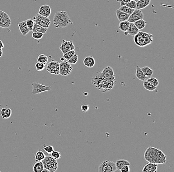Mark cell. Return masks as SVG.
<instances>
[{
    "instance_id": "1",
    "label": "cell",
    "mask_w": 174,
    "mask_h": 172,
    "mask_svg": "<svg viewBox=\"0 0 174 172\" xmlns=\"http://www.w3.org/2000/svg\"><path fill=\"white\" fill-rule=\"evenodd\" d=\"M92 84L102 92H106L113 88L116 81L106 80L102 76L101 71H97L92 76Z\"/></svg>"
},
{
    "instance_id": "14",
    "label": "cell",
    "mask_w": 174,
    "mask_h": 172,
    "mask_svg": "<svg viewBox=\"0 0 174 172\" xmlns=\"http://www.w3.org/2000/svg\"><path fill=\"white\" fill-rule=\"evenodd\" d=\"M38 13L43 17H49L51 13V8L49 5H43L40 7Z\"/></svg>"
},
{
    "instance_id": "31",
    "label": "cell",
    "mask_w": 174,
    "mask_h": 172,
    "mask_svg": "<svg viewBox=\"0 0 174 172\" xmlns=\"http://www.w3.org/2000/svg\"><path fill=\"white\" fill-rule=\"evenodd\" d=\"M143 87L145 89L150 91H153L154 90H155L156 88V87L153 86L146 81H143Z\"/></svg>"
},
{
    "instance_id": "9",
    "label": "cell",
    "mask_w": 174,
    "mask_h": 172,
    "mask_svg": "<svg viewBox=\"0 0 174 172\" xmlns=\"http://www.w3.org/2000/svg\"><path fill=\"white\" fill-rule=\"evenodd\" d=\"M33 86L32 94H40L45 91H49L52 89L50 86H45L38 82H33L32 84Z\"/></svg>"
},
{
    "instance_id": "15",
    "label": "cell",
    "mask_w": 174,
    "mask_h": 172,
    "mask_svg": "<svg viewBox=\"0 0 174 172\" xmlns=\"http://www.w3.org/2000/svg\"><path fill=\"white\" fill-rule=\"evenodd\" d=\"M11 24L10 17L7 13L5 12L4 16H2L1 20L0 21V27L5 28L10 27Z\"/></svg>"
},
{
    "instance_id": "23",
    "label": "cell",
    "mask_w": 174,
    "mask_h": 172,
    "mask_svg": "<svg viewBox=\"0 0 174 172\" xmlns=\"http://www.w3.org/2000/svg\"><path fill=\"white\" fill-rule=\"evenodd\" d=\"M116 167L117 170L120 171L121 169L126 165L130 166V163L127 160H117L115 163Z\"/></svg>"
},
{
    "instance_id": "22",
    "label": "cell",
    "mask_w": 174,
    "mask_h": 172,
    "mask_svg": "<svg viewBox=\"0 0 174 172\" xmlns=\"http://www.w3.org/2000/svg\"><path fill=\"white\" fill-rule=\"evenodd\" d=\"M151 0H139L136 2V9L141 10L148 7L150 4Z\"/></svg>"
},
{
    "instance_id": "39",
    "label": "cell",
    "mask_w": 174,
    "mask_h": 172,
    "mask_svg": "<svg viewBox=\"0 0 174 172\" xmlns=\"http://www.w3.org/2000/svg\"><path fill=\"white\" fill-rule=\"evenodd\" d=\"M35 67H36V70L37 71H40L44 70L45 68L46 67V66L44 64H42V63L37 62L35 65Z\"/></svg>"
},
{
    "instance_id": "19",
    "label": "cell",
    "mask_w": 174,
    "mask_h": 172,
    "mask_svg": "<svg viewBox=\"0 0 174 172\" xmlns=\"http://www.w3.org/2000/svg\"><path fill=\"white\" fill-rule=\"evenodd\" d=\"M17 24H18V27L19 28L20 32H21L23 36L26 35L30 32V30L27 26L26 23L25 21L20 22Z\"/></svg>"
},
{
    "instance_id": "4",
    "label": "cell",
    "mask_w": 174,
    "mask_h": 172,
    "mask_svg": "<svg viewBox=\"0 0 174 172\" xmlns=\"http://www.w3.org/2000/svg\"><path fill=\"white\" fill-rule=\"evenodd\" d=\"M134 37V43L139 47H143L151 44L153 40V36L149 33L139 32Z\"/></svg>"
},
{
    "instance_id": "6",
    "label": "cell",
    "mask_w": 174,
    "mask_h": 172,
    "mask_svg": "<svg viewBox=\"0 0 174 172\" xmlns=\"http://www.w3.org/2000/svg\"><path fill=\"white\" fill-rule=\"evenodd\" d=\"M116 171L115 163L109 160L102 162L99 167V172H114Z\"/></svg>"
},
{
    "instance_id": "46",
    "label": "cell",
    "mask_w": 174,
    "mask_h": 172,
    "mask_svg": "<svg viewBox=\"0 0 174 172\" xmlns=\"http://www.w3.org/2000/svg\"><path fill=\"white\" fill-rule=\"evenodd\" d=\"M4 47V43H2L1 40H0V49H2Z\"/></svg>"
},
{
    "instance_id": "28",
    "label": "cell",
    "mask_w": 174,
    "mask_h": 172,
    "mask_svg": "<svg viewBox=\"0 0 174 172\" xmlns=\"http://www.w3.org/2000/svg\"><path fill=\"white\" fill-rule=\"evenodd\" d=\"M46 156L45 154L41 150L37 151L34 156L35 161H42V160L44 159Z\"/></svg>"
},
{
    "instance_id": "40",
    "label": "cell",
    "mask_w": 174,
    "mask_h": 172,
    "mask_svg": "<svg viewBox=\"0 0 174 172\" xmlns=\"http://www.w3.org/2000/svg\"><path fill=\"white\" fill-rule=\"evenodd\" d=\"M25 22H26L27 26L30 31H32L34 27V22L33 20L31 19H27L26 21H25Z\"/></svg>"
},
{
    "instance_id": "3",
    "label": "cell",
    "mask_w": 174,
    "mask_h": 172,
    "mask_svg": "<svg viewBox=\"0 0 174 172\" xmlns=\"http://www.w3.org/2000/svg\"><path fill=\"white\" fill-rule=\"evenodd\" d=\"M53 23L57 28H63L69 24H73L68 13L65 11H59L55 12L53 18Z\"/></svg>"
},
{
    "instance_id": "16",
    "label": "cell",
    "mask_w": 174,
    "mask_h": 172,
    "mask_svg": "<svg viewBox=\"0 0 174 172\" xmlns=\"http://www.w3.org/2000/svg\"><path fill=\"white\" fill-rule=\"evenodd\" d=\"M158 168V164L148 162L143 168L142 171L143 172H156Z\"/></svg>"
},
{
    "instance_id": "43",
    "label": "cell",
    "mask_w": 174,
    "mask_h": 172,
    "mask_svg": "<svg viewBox=\"0 0 174 172\" xmlns=\"http://www.w3.org/2000/svg\"><path fill=\"white\" fill-rule=\"evenodd\" d=\"M81 109L82 112L86 113V112H88L89 111L90 107H89V105H87V104H82L81 105Z\"/></svg>"
},
{
    "instance_id": "5",
    "label": "cell",
    "mask_w": 174,
    "mask_h": 172,
    "mask_svg": "<svg viewBox=\"0 0 174 172\" xmlns=\"http://www.w3.org/2000/svg\"><path fill=\"white\" fill-rule=\"evenodd\" d=\"M42 162L44 168L47 169L49 172H54L58 169V162L51 156H46Z\"/></svg>"
},
{
    "instance_id": "21",
    "label": "cell",
    "mask_w": 174,
    "mask_h": 172,
    "mask_svg": "<svg viewBox=\"0 0 174 172\" xmlns=\"http://www.w3.org/2000/svg\"><path fill=\"white\" fill-rule=\"evenodd\" d=\"M12 113V110L10 108L3 107L1 110L0 114L2 119H8L11 117Z\"/></svg>"
},
{
    "instance_id": "41",
    "label": "cell",
    "mask_w": 174,
    "mask_h": 172,
    "mask_svg": "<svg viewBox=\"0 0 174 172\" xmlns=\"http://www.w3.org/2000/svg\"><path fill=\"white\" fill-rule=\"evenodd\" d=\"M44 150L48 154H50L54 150V147L52 145L45 146L44 145Z\"/></svg>"
},
{
    "instance_id": "2",
    "label": "cell",
    "mask_w": 174,
    "mask_h": 172,
    "mask_svg": "<svg viewBox=\"0 0 174 172\" xmlns=\"http://www.w3.org/2000/svg\"><path fill=\"white\" fill-rule=\"evenodd\" d=\"M144 158L148 162L152 163L163 164L167 162L166 155L155 147H148L144 152Z\"/></svg>"
},
{
    "instance_id": "49",
    "label": "cell",
    "mask_w": 174,
    "mask_h": 172,
    "mask_svg": "<svg viewBox=\"0 0 174 172\" xmlns=\"http://www.w3.org/2000/svg\"><path fill=\"white\" fill-rule=\"evenodd\" d=\"M134 1L136 2H137L139 0H134Z\"/></svg>"
},
{
    "instance_id": "32",
    "label": "cell",
    "mask_w": 174,
    "mask_h": 172,
    "mask_svg": "<svg viewBox=\"0 0 174 172\" xmlns=\"http://www.w3.org/2000/svg\"><path fill=\"white\" fill-rule=\"evenodd\" d=\"M48 61V58L47 56L44 54H41L37 58V62L42 63L46 65Z\"/></svg>"
},
{
    "instance_id": "17",
    "label": "cell",
    "mask_w": 174,
    "mask_h": 172,
    "mask_svg": "<svg viewBox=\"0 0 174 172\" xmlns=\"http://www.w3.org/2000/svg\"><path fill=\"white\" fill-rule=\"evenodd\" d=\"M139 32V30L137 28L136 25L134 23H130V25L128 29L126 32H124L125 35H131V36H134Z\"/></svg>"
},
{
    "instance_id": "42",
    "label": "cell",
    "mask_w": 174,
    "mask_h": 172,
    "mask_svg": "<svg viewBox=\"0 0 174 172\" xmlns=\"http://www.w3.org/2000/svg\"><path fill=\"white\" fill-rule=\"evenodd\" d=\"M125 6L132 9H136V2L134 0H132L130 2L125 4Z\"/></svg>"
},
{
    "instance_id": "13",
    "label": "cell",
    "mask_w": 174,
    "mask_h": 172,
    "mask_svg": "<svg viewBox=\"0 0 174 172\" xmlns=\"http://www.w3.org/2000/svg\"><path fill=\"white\" fill-rule=\"evenodd\" d=\"M143 17H144L143 13L141 10L135 9L133 13L130 15L128 21L130 22V23H134L136 21H138L139 19H143Z\"/></svg>"
},
{
    "instance_id": "12",
    "label": "cell",
    "mask_w": 174,
    "mask_h": 172,
    "mask_svg": "<svg viewBox=\"0 0 174 172\" xmlns=\"http://www.w3.org/2000/svg\"><path fill=\"white\" fill-rule=\"evenodd\" d=\"M60 50L63 54L68 52L69 51L74 50L75 46L72 41H66L63 40L59 47Z\"/></svg>"
},
{
    "instance_id": "36",
    "label": "cell",
    "mask_w": 174,
    "mask_h": 172,
    "mask_svg": "<svg viewBox=\"0 0 174 172\" xmlns=\"http://www.w3.org/2000/svg\"><path fill=\"white\" fill-rule=\"evenodd\" d=\"M78 55L76 53H75L67 61L68 63H69V64H72V65H75L77 63V61H78Z\"/></svg>"
},
{
    "instance_id": "10",
    "label": "cell",
    "mask_w": 174,
    "mask_h": 172,
    "mask_svg": "<svg viewBox=\"0 0 174 172\" xmlns=\"http://www.w3.org/2000/svg\"><path fill=\"white\" fill-rule=\"evenodd\" d=\"M46 69L50 74L59 75V63L55 61H52L47 64Z\"/></svg>"
},
{
    "instance_id": "29",
    "label": "cell",
    "mask_w": 174,
    "mask_h": 172,
    "mask_svg": "<svg viewBox=\"0 0 174 172\" xmlns=\"http://www.w3.org/2000/svg\"><path fill=\"white\" fill-rule=\"evenodd\" d=\"M130 22L128 21H124V22H120L119 24V29L121 30L122 32H125L128 29L130 25Z\"/></svg>"
},
{
    "instance_id": "34",
    "label": "cell",
    "mask_w": 174,
    "mask_h": 172,
    "mask_svg": "<svg viewBox=\"0 0 174 172\" xmlns=\"http://www.w3.org/2000/svg\"><path fill=\"white\" fill-rule=\"evenodd\" d=\"M76 52L74 50H73L69 51L68 52H67L66 53L63 54V58L64 59V60L67 61L70 58L72 57V56H73L75 54Z\"/></svg>"
},
{
    "instance_id": "37",
    "label": "cell",
    "mask_w": 174,
    "mask_h": 172,
    "mask_svg": "<svg viewBox=\"0 0 174 172\" xmlns=\"http://www.w3.org/2000/svg\"><path fill=\"white\" fill-rule=\"evenodd\" d=\"M44 34L39 32H33L32 37L36 40H40L43 37Z\"/></svg>"
},
{
    "instance_id": "33",
    "label": "cell",
    "mask_w": 174,
    "mask_h": 172,
    "mask_svg": "<svg viewBox=\"0 0 174 172\" xmlns=\"http://www.w3.org/2000/svg\"><path fill=\"white\" fill-rule=\"evenodd\" d=\"M120 11H121L123 12H125V13H128L129 15H131L133 13L135 9H132V8H129L126 6H122L119 8Z\"/></svg>"
},
{
    "instance_id": "45",
    "label": "cell",
    "mask_w": 174,
    "mask_h": 172,
    "mask_svg": "<svg viewBox=\"0 0 174 172\" xmlns=\"http://www.w3.org/2000/svg\"><path fill=\"white\" fill-rule=\"evenodd\" d=\"M132 0H117V2H124V4H127V3H128L129 2H130V1H131Z\"/></svg>"
},
{
    "instance_id": "24",
    "label": "cell",
    "mask_w": 174,
    "mask_h": 172,
    "mask_svg": "<svg viewBox=\"0 0 174 172\" xmlns=\"http://www.w3.org/2000/svg\"><path fill=\"white\" fill-rule=\"evenodd\" d=\"M136 76L138 79L143 81L148 78L143 74L141 67H139L138 66H136Z\"/></svg>"
},
{
    "instance_id": "20",
    "label": "cell",
    "mask_w": 174,
    "mask_h": 172,
    "mask_svg": "<svg viewBox=\"0 0 174 172\" xmlns=\"http://www.w3.org/2000/svg\"><path fill=\"white\" fill-rule=\"evenodd\" d=\"M84 65L88 67H92L96 64L95 59L92 56H86L83 60Z\"/></svg>"
},
{
    "instance_id": "47",
    "label": "cell",
    "mask_w": 174,
    "mask_h": 172,
    "mask_svg": "<svg viewBox=\"0 0 174 172\" xmlns=\"http://www.w3.org/2000/svg\"><path fill=\"white\" fill-rule=\"evenodd\" d=\"M4 13L5 12H2V11H0V21L1 20L2 18V16H4Z\"/></svg>"
},
{
    "instance_id": "26",
    "label": "cell",
    "mask_w": 174,
    "mask_h": 172,
    "mask_svg": "<svg viewBox=\"0 0 174 172\" xmlns=\"http://www.w3.org/2000/svg\"><path fill=\"white\" fill-rule=\"evenodd\" d=\"M142 71L143 72V74L145 75V76L147 78L151 77L153 74V71L152 69H150L148 66H144V67L141 68Z\"/></svg>"
},
{
    "instance_id": "7",
    "label": "cell",
    "mask_w": 174,
    "mask_h": 172,
    "mask_svg": "<svg viewBox=\"0 0 174 172\" xmlns=\"http://www.w3.org/2000/svg\"><path fill=\"white\" fill-rule=\"evenodd\" d=\"M33 19L35 23L47 29L49 27L50 24V19L49 17H43L39 13L33 17Z\"/></svg>"
},
{
    "instance_id": "18",
    "label": "cell",
    "mask_w": 174,
    "mask_h": 172,
    "mask_svg": "<svg viewBox=\"0 0 174 172\" xmlns=\"http://www.w3.org/2000/svg\"><path fill=\"white\" fill-rule=\"evenodd\" d=\"M116 15L117 17L118 21L120 22H124V21H128L129 17L130 15L128 13L123 12L121 11H120L119 9H118L116 11Z\"/></svg>"
},
{
    "instance_id": "27",
    "label": "cell",
    "mask_w": 174,
    "mask_h": 172,
    "mask_svg": "<svg viewBox=\"0 0 174 172\" xmlns=\"http://www.w3.org/2000/svg\"><path fill=\"white\" fill-rule=\"evenodd\" d=\"M134 23V25H136L137 28L139 30L143 29L145 27V26L147 25V22H145L143 19H141L138 20V21H136Z\"/></svg>"
},
{
    "instance_id": "8",
    "label": "cell",
    "mask_w": 174,
    "mask_h": 172,
    "mask_svg": "<svg viewBox=\"0 0 174 172\" xmlns=\"http://www.w3.org/2000/svg\"><path fill=\"white\" fill-rule=\"evenodd\" d=\"M73 71V67L71 64L64 61L59 63V74L63 76L70 75Z\"/></svg>"
},
{
    "instance_id": "48",
    "label": "cell",
    "mask_w": 174,
    "mask_h": 172,
    "mask_svg": "<svg viewBox=\"0 0 174 172\" xmlns=\"http://www.w3.org/2000/svg\"><path fill=\"white\" fill-rule=\"evenodd\" d=\"M2 55V49H0V58H1Z\"/></svg>"
},
{
    "instance_id": "38",
    "label": "cell",
    "mask_w": 174,
    "mask_h": 172,
    "mask_svg": "<svg viewBox=\"0 0 174 172\" xmlns=\"http://www.w3.org/2000/svg\"><path fill=\"white\" fill-rule=\"evenodd\" d=\"M50 154V156L55 160H58L61 157V153L58 151L54 150Z\"/></svg>"
},
{
    "instance_id": "44",
    "label": "cell",
    "mask_w": 174,
    "mask_h": 172,
    "mask_svg": "<svg viewBox=\"0 0 174 172\" xmlns=\"http://www.w3.org/2000/svg\"><path fill=\"white\" fill-rule=\"evenodd\" d=\"M120 171L122 172H129L130 171V166H128V165L124 166L121 169Z\"/></svg>"
},
{
    "instance_id": "25",
    "label": "cell",
    "mask_w": 174,
    "mask_h": 172,
    "mask_svg": "<svg viewBox=\"0 0 174 172\" xmlns=\"http://www.w3.org/2000/svg\"><path fill=\"white\" fill-rule=\"evenodd\" d=\"M44 169L43 164L42 161L36 162L33 166L34 172H42Z\"/></svg>"
},
{
    "instance_id": "30",
    "label": "cell",
    "mask_w": 174,
    "mask_h": 172,
    "mask_svg": "<svg viewBox=\"0 0 174 172\" xmlns=\"http://www.w3.org/2000/svg\"><path fill=\"white\" fill-rule=\"evenodd\" d=\"M47 30H48V29H47V28L43 27H41L40 25H39L38 24H36L34 22V27L32 31L33 32H42L45 34L46 33V32H47Z\"/></svg>"
},
{
    "instance_id": "35",
    "label": "cell",
    "mask_w": 174,
    "mask_h": 172,
    "mask_svg": "<svg viewBox=\"0 0 174 172\" xmlns=\"http://www.w3.org/2000/svg\"><path fill=\"white\" fill-rule=\"evenodd\" d=\"M145 81L149 82L150 84H152L154 86L157 87L159 85V81L157 78L155 77H149V78L147 79Z\"/></svg>"
},
{
    "instance_id": "11",
    "label": "cell",
    "mask_w": 174,
    "mask_h": 172,
    "mask_svg": "<svg viewBox=\"0 0 174 172\" xmlns=\"http://www.w3.org/2000/svg\"><path fill=\"white\" fill-rule=\"evenodd\" d=\"M101 74L102 76L106 80H111V81H116L115 75L114 74L113 69L111 66H106L101 71Z\"/></svg>"
}]
</instances>
